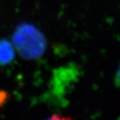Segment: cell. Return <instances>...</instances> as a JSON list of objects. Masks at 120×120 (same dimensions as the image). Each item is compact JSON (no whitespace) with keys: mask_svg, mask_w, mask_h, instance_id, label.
I'll list each match as a JSON object with an SVG mask.
<instances>
[{"mask_svg":"<svg viewBox=\"0 0 120 120\" xmlns=\"http://www.w3.org/2000/svg\"><path fill=\"white\" fill-rule=\"evenodd\" d=\"M115 83L117 87L120 88V64H119V67L116 71V78H115Z\"/></svg>","mask_w":120,"mask_h":120,"instance_id":"cell-1","label":"cell"}]
</instances>
